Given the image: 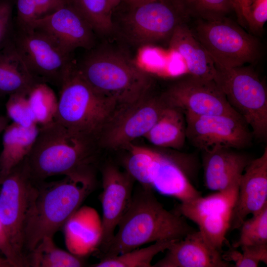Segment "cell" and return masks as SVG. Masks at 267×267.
<instances>
[{"instance_id": "obj_13", "label": "cell", "mask_w": 267, "mask_h": 267, "mask_svg": "<svg viewBox=\"0 0 267 267\" xmlns=\"http://www.w3.org/2000/svg\"><path fill=\"white\" fill-rule=\"evenodd\" d=\"M184 115L186 138L201 151L216 147L240 149L252 141V133L239 115Z\"/></svg>"}, {"instance_id": "obj_24", "label": "cell", "mask_w": 267, "mask_h": 267, "mask_svg": "<svg viewBox=\"0 0 267 267\" xmlns=\"http://www.w3.org/2000/svg\"><path fill=\"white\" fill-rule=\"evenodd\" d=\"M39 128L38 125L26 128L13 122L6 126L2 133L0 178L7 175L27 156L38 135Z\"/></svg>"}, {"instance_id": "obj_9", "label": "cell", "mask_w": 267, "mask_h": 267, "mask_svg": "<svg viewBox=\"0 0 267 267\" xmlns=\"http://www.w3.org/2000/svg\"><path fill=\"white\" fill-rule=\"evenodd\" d=\"M12 41L33 77L39 83L60 89L74 64L71 53L46 33L34 28H19Z\"/></svg>"}, {"instance_id": "obj_2", "label": "cell", "mask_w": 267, "mask_h": 267, "mask_svg": "<svg viewBox=\"0 0 267 267\" xmlns=\"http://www.w3.org/2000/svg\"><path fill=\"white\" fill-rule=\"evenodd\" d=\"M118 226L100 259L117 256L150 243L178 240L196 230L176 210L165 209L152 189L140 184L134 190L130 206Z\"/></svg>"}, {"instance_id": "obj_27", "label": "cell", "mask_w": 267, "mask_h": 267, "mask_svg": "<svg viewBox=\"0 0 267 267\" xmlns=\"http://www.w3.org/2000/svg\"><path fill=\"white\" fill-rule=\"evenodd\" d=\"M177 241V240H176ZM175 241L163 240L112 257L101 258L93 267H151L152 260L166 250Z\"/></svg>"}, {"instance_id": "obj_3", "label": "cell", "mask_w": 267, "mask_h": 267, "mask_svg": "<svg viewBox=\"0 0 267 267\" xmlns=\"http://www.w3.org/2000/svg\"><path fill=\"white\" fill-rule=\"evenodd\" d=\"M96 181L64 178L36 182V194L29 212L24 232L26 258L45 236L53 237L70 217L95 189Z\"/></svg>"}, {"instance_id": "obj_31", "label": "cell", "mask_w": 267, "mask_h": 267, "mask_svg": "<svg viewBox=\"0 0 267 267\" xmlns=\"http://www.w3.org/2000/svg\"><path fill=\"white\" fill-rule=\"evenodd\" d=\"M16 3L18 27L25 29L63 7L67 0H16Z\"/></svg>"}, {"instance_id": "obj_1", "label": "cell", "mask_w": 267, "mask_h": 267, "mask_svg": "<svg viewBox=\"0 0 267 267\" xmlns=\"http://www.w3.org/2000/svg\"><path fill=\"white\" fill-rule=\"evenodd\" d=\"M39 127L33 147L24 160L35 182L55 176L96 180L100 148L95 141L56 121Z\"/></svg>"}, {"instance_id": "obj_29", "label": "cell", "mask_w": 267, "mask_h": 267, "mask_svg": "<svg viewBox=\"0 0 267 267\" xmlns=\"http://www.w3.org/2000/svg\"><path fill=\"white\" fill-rule=\"evenodd\" d=\"M28 98L37 125L45 126L55 121L58 99L47 84H35L28 93Z\"/></svg>"}, {"instance_id": "obj_35", "label": "cell", "mask_w": 267, "mask_h": 267, "mask_svg": "<svg viewBox=\"0 0 267 267\" xmlns=\"http://www.w3.org/2000/svg\"><path fill=\"white\" fill-rule=\"evenodd\" d=\"M12 10L11 0H0V50L12 39Z\"/></svg>"}, {"instance_id": "obj_41", "label": "cell", "mask_w": 267, "mask_h": 267, "mask_svg": "<svg viewBox=\"0 0 267 267\" xmlns=\"http://www.w3.org/2000/svg\"><path fill=\"white\" fill-rule=\"evenodd\" d=\"M109 4L113 10L120 3L122 0H108Z\"/></svg>"}, {"instance_id": "obj_8", "label": "cell", "mask_w": 267, "mask_h": 267, "mask_svg": "<svg viewBox=\"0 0 267 267\" xmlns=\"http://www.w3.org/2000/svg\"><path fill=\"white\" fill-rule=\"evenodd\" d=\"M192 31L218 68L242 66L260 57L261 46L258 39L226 17L197 19Z\"/></svg>"}, {"instance_id": "obj_30", "label": "cell", "mask_w": 267, "mask_h": 267, "mask_svg": "<svg viewBox=\"0 0 267 267\" xmlns=\"http://www.w3.org/2000/svg\"><path fill=\"white\" fill-rule=\"evenodd\" d=\"M189 18L215 20L226 17L232 10L230 0H175Z\"/></svg>"}, {"instance_id": "obj_7", "label": "cell", "mask_w": 267, "mask_h": 267, "mask_svg": "<svg viewBox=\"0 0 267 267\" xmlns=\"http://www.w3.org/2000/svg\"><path fill=\"white\" fill-rule=\"evenodd\" d=\"M124 10L119 31L137 47L169 42L175 29L188 18L175 0H157L137 5L121 2Z\"/></svg>"}, {"instance_id": "obj_32", "label": "cell", "mask_w": 267, "mask_h": 267, "mask_svg": "<svg viewBox=\"0 0 267 267\" xmlns=\"http://www.w3.org/2000/svg\"><path fill=\"white\" fill-rule=\"evenodd\" d=\"M239 229V238L232 245V248L267 244V205L244 220Z\"/></svg>"}, {"instance_id": "obj_34", "label": "cell", "mask_w": 267, "mask_h": 267, "mask_svg": "<svg viewBox=\"0 0 267 267\" xmlns=\"http://www.w3.org/2000/svg\"><path fill=\"white\" fill-rule=\"evenodd\" d=\"M28 94L18 92L9 95L5 103L6 116L12 122L24 127L37 125L28 98Z\"/></svg>"}, {"instance_id": "obj_36", "label": "cell", "mask_w": 267, "mask_h": 267, "mask_svg": "<svg viewBox=\"0 0 267 267\" xmlns=\"http://www.w3.org/2000/svg\"><path fill=\"white\" fill-rule=\"evenodd\" d=\"M267 20V0H251L248 26L253 31H260Z\"/></svg>"}, {"instance_id": "obj_12", "label": "cell", "mask_w": 267, "mask_h": 267, "mask_svg": "<svg viewBox=\"0 0 267 267\" xmlns=\"http://www.w3.org/2000/svg\"><path fill=\"white\" fill-rule=\"evenodd\" d=\"M238 184L223 191L180 202L176 210L196 224L206 241L221 252L223 245L228 243L226 234L230 229Z\"/></svg>"}, {"instance_id": "obj_20", "label": "cell", "mask_w": 267, "mask_h": 267, "mask_svg": "<svg viewBox=\"0 0 267 267\" xmlns=\"http://www.w3.org/2000/svg\"><path fill=\"white\" fill-rule=\"evenodd\" d=\"M202 152L204 184L215 192L226 190L238 183L251 160L246 155L228 148L216 147Z\"/></svg>"}, {"instance_id": "obj_38", "label": "cell", "mask_w": 267, "mask_h": 267, "mask_svg": "<svg viewBox=\"0 0 267 267\" xmlns=\"http://www.w3.org/2000/svg\"><path fill=\"white\" fill-rule=\"evenodd\" d=\"M236 12L239 24L248 26L251 0H230Z\"/></svg>"}, {"instance_id": "obj_5", "label": "cell", "mask_w": 267, "mask_h": 267, "mask_svg": "<svg viewBox=\"0 0 267 267\" xmlns=\"http://www.w3.org/2000/svg\"><path fill=\"white\" fill-rule=\"evenodd\" d=\"M55 121L97 143L98 135L118 105L95 91L74 63L60 89Z\"/></svg>"}, {"instance_id": "obj_21", "label": "cell", "mask_w": 267, "mask_h": 267, "mask_svg": "<svg viewBox=\"0 0 267 267\" xmlns=\"http://www.w3.org/2000/svg\"><path fill=\"white\" fill-rule=\"evenodd\" d=\"M63 229L66 247L72 254L84 258L98 249L102 227L95 209L81 206L67 220Z\"/></svg>"}, {"instance_id": "obj_33", "label": "cell", "mask_w": 267, "mask_h": 267, "mask_svg": "<svg viewBox=\"0 0 267 267\" xmlns=\"http://www.w3.org/2000/svg\"><path fill=\"white\" fill-rule=\"evenodd\" d=\"M241 252L230 248L222 252V259L227 262L232 261L235 267H257L260 263L267 264V244L244 246L240 247Z\"/></svg>"}, {"instance_id": "obj_16", "label": "cell", "mask_w": 267, "mask_h": 267, "mask_svg": "<svg viewBox=\"0 0 267 267\" xmlns=\"http://www.w3.org/2000/svg\"><path fill=\"white\" fill-rule=\"evenodd\" d=\"M186 157L154 150L145 186L165 196L187 201L201 196L190 179L192 166Z\"/></svg>"}, {"instance_id": "obj_26", "label": "cell", "mask_w": 267, "mask_h": 267, "mask_svg": "<svg viewBox=\"0 0 267 267\" xmlns=\"http://www.w3.org/2000/svg\"><path fill=\"white\" fill-rule=\"evenodd\" d=\"M28 267H80L85 265L83 258L56 246L53 237H44L26 256Z\"/></svg>"}, {"instance_id": "obj_23", "label": "cell", "mask_w": 267, "mask_h": 267, "mask_svg": "<svg viewBox=\"0 0 267 267\" xmlns=\"http://www.w3.org/2000/svg\"><path fill=\"white\" fill-rule=\"evenodd\" d=\"M38 82L16 49L12 39L0 50V100L14 93H28Z\"/></svg>"}, {"instance_id": "obj_17", "label": "cell", "mask_w": 267, "mask_h": 267, "mask_svg": "<svg viewBox=\"0 0 267 267\" xmlns=\"http://www.w3.org/2000/svg\"><path fill=\"white\" fill-rule=\"evenodd\" d=\"M29 28L46 33L71 53L79 47L91 49L95 44L92 28L67 0L63 7L36 21Z\"/></svg>"}, {"instance_id": "obj_18", "label": "cell", "mask_w": 267, "mask_h": 267, "mask_svg": "<svg viewBox=\"0 0 267 267\" xmlns=\"http://www.w3.org/2000/svg\"><path fill=\"white\" fill-rule=\"evenodd\" d=\"M267 205V148L259 157L251 159L239 180L230 229H239L247 216ZM229 229V230H230Z\"/></svg>"}, {"instance_id": "obj_22", "label": "cell", "mask_w": 267, "mask_h": 267, "mask_svg": "<svg viewBox=\"0 0 267 267\" xmlns=\"http://www.w3.org/2000/svg\"><path fill=\"white\" fill-rule=\"evenodd\" d=\"M170 48L184 59L189 75L196 77L214 80L216 65L207 50L185 23L175 29L169 42Z\"/></svg>"}, {"instance_id": "obj_14", "label": "cell", "mask_w": 267, "mask_h": 267, "mask_svg": "<svg viewBox=\"0 0 267 267\" xmlns=\"http://www.w3.org/2000/svg\"><path fill=\"white\" fill-rule=\"evenodd\" d=\"M160 95L167 106L184 114L239 115L214 80L189 75L173 84Z\"/></svg>"}, {"instance_id": "obj_11", "label": "cell", "mask_w": 267, "mask_h": 267, "mask_svg": "<svg viewBox=\"0 0 267 267\" xmlns=\"http://www.w3.org/2000/svg\"><path fill=\"white\" fill-rule=\"evenodd\" d=\"M167 106L161 95L150 93L130 104L117 106L97 139L100 149H125L132 141L144 137Z\"/></svg>"}, {"instance_id": "obj_15", "label": "cell", "mask_w": 267, "mask_h": 267, "mask_svg": "<svg viewBox=\"0 0 267 267\" xmlns=\"http://www.w3.org/2000/svg\"><path fill=\"white\" fill-rule=\"evenodd\" d=\"M100 171L102 235L97 251L100 257L106 251L119 222L130 206L135 181L126 170L122 171L113 163L104 164Z\"/></svg>"}, {"instance_id": "obj_37", "label": "cell", "mask_w": 267, "mask_h": 267, "mask_svg": "<svg viewBox=\"0 0 267 267\" xmlns=\"http://www.w3.org/2000/svg\"><path fill=\"white\" fill-rule=\"evenodd\" d=\"M0 252L3 254L8 265L12 267H25L16 254L7 232L0 220Z\"/></svg>"}, {"instance_id": "obj_25", "label": "cell", "mask_w": 267, "mask_h": 267, "mask_svg": "<svg viewBox=\"0 0 267 267\" xmlns=\"http://www.w3.org/2000/svg\"><path fill=\"white\" fill-rule=\"evenodd\" d=\"M185 130L183 113L178 109L167 106L143 137L158 147L180 149L185 141Z\"/></svg>"}, {"instance_id": "obj_10", "label": "cell", "mask_w": 267, "mask_h": 267, "mask_svg": "<svg viewBox=\"0 0 267 267\" xmlns=\"http://www.w3.org/2000/svg\"><path fill=\"white\" fill-rule=\"evenodd\" d=\"M36 190V182L32 179L24 160L0 178V220L25 267L28 265L24 251V232Z\"/></svg>"}, {"instance_id": "obj_28", "label": "cell", "mask_w": 267, "mask_h": 267, "mask_svg": "<svg viewBox=\"0 0 267 267\" xmlns=\"http://www.w3.org/2000/svg\"><path fill=\"white\" fill-rule=\"evenodd\" d=\"M89 23L94 32L110 34L113 31L112 10L108 0H67Z\"/></svg>"}, {"instance_id": "obj_39", "label": "cell", "mask_w": 267, "mask_h": 267, "mask_svg": "<svg viewBox=\"0 0 267 267\" xmlns=\"http://www.w3.org/2000/svg\"><path fill=\"white\" fill-rule=\"evenodd\" d=\"M10 119L6 115L0 114V134L3 133L6 126L9 124Z\"/></svg>"}, {"instance_id": "obj_4", "label": "cell", "mask_w": 267, "mask_h": 267, "mask_svg": "<svg viewBox=\"0 0 267 267\" xmlns=\"http://www.w3.org/2000/svg\"><path fill=\"white\" fill-rule=\"evenodd\" d=\"M77 69L97 92L118 106L134 103L150 93L153 80L124 54L113 50H92Z\"/></svg>"}, {"instance_id": "obj_6", "label": "cell", "mask_w": 267, "mask_h": 267, "mask_svg": "<svg viewBox=\"0 0 267 267\" xmlns=\"http://www.w3.org/2000/svg\"><path fill=\"white\" fill-rule=\"evenodd\" d=\"M214 81L231 107L260 140L267 135V89L254 70L245 65L231 68L217 67Z\"/></svg>"}, {"instance_id": "obj_40", "label": "cell", "mask_w": 267, "mask_h": 267, "mask_svg": "<svg viewBox=\"0 0 267 267\" xmlns=\"http://www.w3.org/2000/svg\"><path fill=\"white\" fill-rule=\"evenodd\" d=\"M157 0H122V2L128 5H137Z\"/></svg>"}, {"instance_id": "obj_19", "label": "cell", "mask_w": 267, "mask_h": 267, "mask_svg": "<svg viewBox=\"0 0 267 267\" xmlns=\"http://www.w3.org/2000/svg\"><path fill=\"white\" fill-rule=\"evenodd\" d=\"M165 256L153 267H229L222 252L212 247L199 230L175 241L166 250Z\"/></svg>"}]
</instances>
